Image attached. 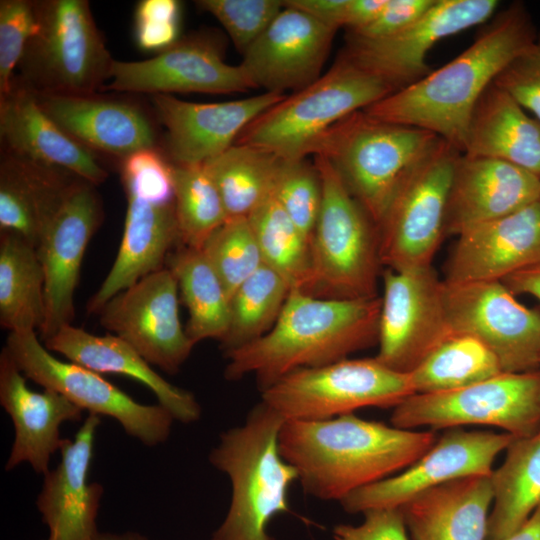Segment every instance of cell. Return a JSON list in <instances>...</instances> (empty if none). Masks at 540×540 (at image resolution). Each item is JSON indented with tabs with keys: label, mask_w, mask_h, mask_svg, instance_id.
I'll list each match as a JSON object with an SVG mask.
<instances>
[{
	"label": "cell",
	"mask_w": 540,
	"mask_h": 540,
	"mask_svg": "<svg viewBox=\"0 0 540 540\" xmlns=\"http://www.w3.org/2000/svg\"><path fill=\"white\" fill-rule=\"evenodd\" d=\"M287 94L264 92L248 98L195 103L155 94L152 103L167 130V151L174 165H199L235 144L242 131Z\"/></svg>",
	"instance_id": "21"
},
{
	"label": "cell",
	"mask_w": 540,
	"mask_h": 540,
	"mask_svg": "<svg viewBox=\"0 0 540 540\" xmlns=\"http://www.w3.org/2000/svg\"><path fill=\"white\" fill-rule=\"evenodd\" d=\"M504 373L495 354L473 336L452 333L411 373L415 394L464 388Z\"/></svg>",
	"instance_id": "37"
},
{
	"label": "cell",
	"mask_w": 540,
	"mask_h": 540,
	"mask_svg": "<svg viewBox=\"0 0 540 540\" xmlns=\"http://www.w3.org/2000/svg\"><path fill=\"white\" fill-rule=\"evenodd\" d=\"M444 302L451 332L481 341L504 373L540 369V311L518 302L501 281H444Z\"/></svg>",
	"instance_id": "13"
},
{
	"label": "cell",
	"mask_w": 540,
	"mask_h": 540,
	"mask_svg": "<svg viewBox=\"0 0 540 540\" xmlns=\"http://www.w3.org/2000/svg\"><path fill=\"white\" fill-rule=\"evenodd\" d=\"M535 38L525 6L513 3L453 60L363 111L381 121L429 131L463 153L480 96Z\"/></svg>",
	"instance_id": "2"
},
{
	"label": "cell",
	"mask_w": 540,
	"mask_h": 540,
	"mask_svg": "<svg viewBox=\"0 0 540 540\" xmlns=\"http://www.w3.org/2000/svg\"><path fill=\"white\" fill-rule=\"evenodd\" d=\"M387 0H349L344 27L359 30L370 24L385 7Z\"/></svg>",
	"instance_id": "51"
},
{
	"label": "cell",
	"mask_w": 540,
	"mask_h": 540,
	"mask_svg": "<svg viewBox=\"0 0 540 540\" xmlns=\"http://www.w3.org/2000/svg\"><path fill=\"white\" fill-rule=\"evenodd\" d=\"M383 280L375 358L392 370L411 373L452 334L445 309L444 281L432 266L386 269Z\"/></svg>",
	"instance_id": "14"
},
{
	"label": "cell",
	"mask_w": 540,
	"mask_h": 540,
	"mask_svg": "<svg viewBox=\"0 0 540 540\" xmlns=\"http://www.w3.org/2000/svg\"><path fill=\"white\" fill-rule=\"evenodd\" d=\"M95 185L79 178L36 247L45 276L43 342L75 317L74 294L86 248L103 219Z\"/></svg>",
	"instance_id": "18"
},
{
	"label": "cell",
	"mask_w": 540,
	"mask_h": 540,
	"mask_svg": "<svg viewBox=\"0 0 540 540\" xmlns=\"http://www.w3.org/2000/svg\"><path fill=\"white\" fill-rule=\"evenodd\" d=\"M501 282L513 294H529L540 301V263L517 271Z\"/></svg>",
	"instance_id": "52"
},
{
	"label": "cell",
	"mask_w": 540,
	"mask_h": 540,
	"mask_svg": "<svg viewBox=\"0 0 540 540\" xmlns=\"http://www.w3.org/2000/svg\"><path fill=\"white\" fill-rule=\"evenodd\" d=\"M37 29L35 2L0 1V97L14 85L13 71Z\"/></svg>",
	"instance_id": "44"
},
{
	"label": "cell",
	"mask_w": 540,
	"mask_h": 540,
	"mask_svg": "<svg viewBox=\"0 0 540 540\" xmlns=\"http://www.w3.org/2000/svg\"><path fill=\"white\" fill-rule=\"evenodd\" d=\"M44 345L99 374H119L138 381L176 421L190 424L201 417V406L190 391L165 380L133 347L113 334L99 336L71 324L59 329Z\"/></svg>",
	"instance_id": "28"
},
{
	"label": "cell",
	"mask_w": 540,
	"mask_h": 540,
	"mask_svg": "<svg viewBox=\"0 0 540 540\" xmlns=\"http://www.w3.org/2000/svg\"><path fill=\"white\" fill-rule=\"evenodd\" d=\"M180 245L199 249L227 221L218 189L204 164H172Z\"/></svg>",
	"instance_id": "40"
},
{
	"label": "cell",
	"mask_w": 540,
	"mask_h": 540,
	"mask_svg": "<svg viewBox=\"0 0 540 540\" xmlns=\"http://www.w3.org/2000/svg\"><path fill=\"white\" fill-rule=\"evenodd\" d=\"M349 0H287L284 5L299 9L322 24L337 30L344 27Z\"/></svg>",
	"instance_id": "50"
},
{
	"label": "cell",
	"mask_w": 540,
	"mask_h": 540,
	"mask_svg": "<svg viewBox=\"0 0 540 540\" xmlns=\"http://www.w3.org/2000/svg\"><path fill=\"white\" fill-rule=\"evenodd\" d=\"M4 347L27 379L60 393L89 414L113 418L145 446L154 447L169 438L175 420L165 408L139 403L101 374L56 358L36 331L10 332Z\"/></svg>",
	"instance_id": "11"
},
{
	"label": "cell",
	"mask_w": 540,
	"mask_h": 540,
	"mask_svg": "<svg viewBox=\"0 0 540 540\" xmlns=\"http://www.w3.org/2000/svg\"><path fill=\"white\" fill-rule=\"evenodd\" d=\"M443 139L363 110L335 124L312 154L325 157L377 228L395 197Z\"/></svg>",
	"instance_id": "5"
},
{
	"label": "cell",
	"mask_w": 540,
	"mask_h": 540,
	"mask_svg": "<svg viewBox=\"0 0 540 540\" xmlns=\"http://www.w3.org/2000/svg\"><path fill=\"white\" fill-rule=\"evenodd\" d=\"M514 437L506 432L451 428L404 471L352 492L340 504L351 514L400 508L416 495L457 478L490 475L494 460Z\"/></svg>",
	"instance_id": "17"
},
{
	"label": "cell",
	"mask_w": 540,
	"mask_h": 540,
	"mask_svg": "<svg viewBox=\"0 0 540 540\" xmlns=\"http://www.w3.org/2000/svg\"><path fill=\"white\" fill-rule=\"evenodd\" d=\"M504 540H540V506Z\"/></svg>",
	"instance_id": "53"
},
{
	"label": "cell",
	"mask_w": 540,
	"mask_h": 540,
	"mask_svg": "<svg viewBox=\"0 0 540 540\" xmlns=\"http://www.w3.org/2000/svg\"><path fill=\"white\" fill-rule=\"evenodd\" d=\"M166 267L175 275L188 311L189 338L195 344L205 339L221 342L229 329L230 297L204 253L180 245L168 256Z\"/></svg>",
	"instance_id": "35"
},
{
	"label": "cell",
	"mask_w": 540,
	"mask_h": 540,
	"mask_svg": "<svg viewBox=\"0 0 540 540\" xmlns=\"http://www.w3.org/2000/svg\"><path fill=\"white\" fill-rule=\"evenodd\" d=\"M284 421L260 401L243 424L220 434L209 461L229 478L231 500L211 540H275L267 528L275 516L290 511L289 489L298 480L279 450Z\"/></svg>",
	"instance_id": "4"
},
{
	"label": "cell",
	"mask_w": 540,
	"mask_h": 540,
	"mask_svg": "<svg viewBox=\"0 0 540 540\" xmlns=\"http://www.w3.org/2000/svg\"><path fill=\"white\" fill-rule=\"evenodd\" d=\"M45 321V276L36 248L0 232V325L10 332L39 330Z\"/></svg>",
	"instance_id": "34"
},
{
	"label": "cell",
	"mask_w": 540,
	"mask_h": 540,
	"mask_svg": "<svg viewBox=\"0 0 540 540\" xmlns=\"http://www.w3.org/2000/svg\"><path fill=\"white\" fill-rule=\"evenodd\" d=\"M540 370V369H539Z\"/></svg>",
	"instance_id": "55"
},
{
	"label": "cell",
	"mask_w": 540,
	"mask_h": 540,
	"mask_svg": "<svg viewBox=\"0 0 540 540\" xmlns=\"http://www.w3.org/2000/svg\"><path fill=\"white\" fill-rule=\"evenodd\" d=\"M178 292L175 275L164 267L112 297L98 313L100 324L149 364L176 374L196 345L181 324Z\"/></svg>",
	"instance_id": "16"
},
{
	"label": "cell",
	"mask_w": 540,
	"mask_h": 540,
	"mask_svg": "<svg viewBox=\"0 0 540 540\" xmlns=\"http://www.w3.org/2000/svg\"><path fill=\"white\" fill-rule=\"evenodd\" d=\"M274 196L310 242L322 203V184L315 164L305 158L282 159Z\"/></svg>",
	"instance_id": "42"
},
{
	"label": "cell",
	"mask_w": 540,
	"mask_h": 540,
	"mask_svg": "<svg viewBox=\"0 0 540 540\" xmlns=\"http://www.w3.org/2000/svg\"><path fill=\"white\" fill-rule=\"evenodd\" d=\"M491 473L493 508L486 540H504L540 506V428L514 437Z\"/></svg>",
	"instance_id": "33"
},
{
	"label": "cell",
	"mask_w": 540,
	"mask_h": 540,
	"mask_svg": "<svg viewBox=\"0 0 540 540\" xmlns=\"http://www.w3.org/2000/svg\"><path fill=\"white\" fill-rule=\"evenodd\" d=\"M264 264L283 276L292 289L304 291L311 274L310 242L300 232L274 193L248 217Z\"/></svg>",
	"instance_id": "39"
},
{
	"label": "cell",
	"mask_w": 540,
	"mask_h": 540,
	"mask_svg": "<svg viewBox=\"0 0 540 540\" xmlns=\"http://www.w3.org/2000/svg\"><path fill=\"white\" fill-rule=\"evenodd\" d=\"M94 540H148L145 536L135 533H98Z\"/></svg>",
	"instance_id": "54"
},
{
	"label": "cell",
	"mask_w": 540,
	"mask_h": 540,
	"mask_svg": "<svg viewBox=\"0 0 540 540\" xmlns=\"http://www.w3.org/2000/svg\"><path fill=\"white\" fill-rule=\"evenodd\" d=\"M288 281L263 264L230 299V324L220 342L224 354L266 334L277 321L291 291Z\"/></svg>",
	"instance_id": "38"
},
{
	"label": "cell",
	"mask_w": 540,
	"mask_h": 540,
	"mask_svg": "<svg viewBox=\"0 0 540 540\" xmlns=\"http://www.w3.org/2000/svg\"><path fill=\"white\" fill-rule=\"evenodd\" d=\"M494 84L540 121V32L502 69Z\"/></svg>",
	"instance_id": "47"
},
{
	"label": "cell",
	"mask_w": 540,
	"mask_h": 540,
	"mask_svg": "<svg viewBox=\"0 0 540 540\" xmlns=\"http://www.w3.org/2000/svg\"><path fill=\"white\" fill-rule=\"evenodd\" d=\"M282 158L234 144L204 163L221 196L227 220L248 218L274 191Z\"/></svg>",
	"instance_id": "36"
},
{
	"label": "cell",
	"mask_w": 540,
	"mask_h": 540,
	"mask_svg": "<svg viewBox=\"0 0 540 540\" xmlns=\"http://www.w3.org/2000/svg\"><path fill=\"white\" fill-rule=\"evenodd\" d=\"M126 196L120 247L110 271L88 301L89 313L98 314L116 294L166 267L172 248L180 245L174 201L153 204L130 194Z\"/></svg>",
	"instance_id": "29"
},
{
	"label": "cell",
	"mask_w": 540,
	"mask_h": 540,
	"mask_svg": "<svg viewBox=\"0 0 540 540\" xmlns=\"http://www.w3.org/2000/svg\"><path fill=\"white\" fill-rule=\"evenodd\" d=\"M493 502L490 475H470L430 488L400 507L413 540H486Z\"/></svg>",
	"instance_id": "30"
},
{
	"label": "cell",
	"mask_w": 540,
	"mask_h": 540,
	"mask_svg": "<svg viewBox=\"0 0 540 540\" xmlns=\"http://www.w3.org/2000/svg\"><path fill=\"white\" fill-rule=\"evenodd\" d=\"M390 421L411 430L487 425L515 437L529 436L540 428V370L501 373L456 390L414 394L393 408Z\"/></svg>",
	"instance_id": "10"
},
{
	"label": "cell",
	"mask_w": 540,
	"mask_h": 540,
	"mask_svg": "<svg viewBox=\"0 0 540 540\" xmlns=\"http://www.w3.org/2000/svg\"><path fill=\"white\" fill-rule=\"evenodd\" d=\"M27 378L3 347L0 354V404L12 420L14 441L5 464L10 471L28 463L38 474H46L51 457L60 451L65 422L82 420L83 410L58 392L34 391Z\"/></svg>",
	"instance_id": "24"
},
{
	"label": "cell",
	"mask_w": 540,
	"mask_h": 540,
	"mask_svg": "<svg viewBox=\"0 0 540 540\" xmlns=\"http://www.w3.org/2000/svg\"><path fill=\"white\" fill-rule=\"evenodd\" d=\"M461 152L442 141L411 176L378 228L381 265L394 271L432 266L445 235V214Z\"/></svg>",
	"instance_id": "12"
},
{
	"label": "cell",
	"mask_w": 540,
	"mask_h": 540,
	"mask_svg": "<svg viewBox=\"0 0 540 540\" xmlns=\"http://www.w3.org/2000/svg\"><path fill=\"white\" fill-rule=\"evenodd\" d=\"M497 0H435L416 22L385 38L363 39L348 34L343 57L379 77L394 92L431 72L426 60L440 40L493 18Z\"/></svg>",
	"instance_id": "15"
},
{
	"label": "cell",
	"mask_w": 540,
	"mask_h": 540,
	"mask_svg": "<svg viewBox=\"0 0 540 540\" xmlns=\"http://www.w3.org/2000/svg\"><path fill=\"white\" fill-rule=\"evenodd\" d=\"M106 90L227 94L255 89L239 64H227L211 38L193 36L141 61L114 60Z\"/></svg>",
	"instance_id": "19"
},
{
	"label": "cell",
	"mask_w": 540,
	"mask_h": 540,
	"mask_svg": "<svg viewBox=\"0 0 540 540\" xmlns=\"http://www.w3.org/2000/svg\"><path fill=\"white\" fill-rule=\"evenodd\" d=\"M181 6L176 0H142L134 14L139 49L160 53L178 41Z\"/></svg>",
	"instance_id": "46"
},
{
	"label": "cell",
	"mask_w": 540,
	"mask_h": 540,
	"mask_svg": "<svg viewBox=\"0 0 540 540\" xmlns=\"http://www.w3.org/2000/svg\"><path fill=\"white\" fill-rule=\"evenodd\" d=\"M0 136L5 152L69 172L95 186L108 177L92 151L68 135L22 82L0 97Z\"/></svg>",
	"instance_id": "26"
},
{
	"label": "cell",
	"mask_w": 540,
	"mask_h": 540,
	"mask_svg": "<svg viewBox=\"0 0 540 540\" xmlns=\"http://www.w3.org/2000/svg\"><path fill=\"white\" fill-rule=\"evenodd\" d=\"M381 297L320 298L291 289L273 327L225 353L224 376L256 377L260 391L303 368L325 366L378 343Z\"/></svg>",
	"instance_id": "3"
},
{
	"label": "cell",
	"mask_w": 540,
	"mask_h": 540,
	"mask_svg": "<svg viewBox=\"0 0 540 540\" xmlns=\"http://www.w3.org/2000/svg\"><path fill=\"white\" fill-rule=\"evenodd\" d=\"M197 5L224 27L243 54L284 8L278 0H200Z\"/></svg>",
	"instance_id": "43"
},
{
	"label": "cell",
	"mask_w": 540,
	"mask_h": 540,
	"mask_svg": "<svg viewBox=\"0 0 540 540\" xmlns=\"http://www.w3.org/2000/svg\"><path fill=\"white\" fill-rule=\"evenodd\" d=\"M414 394L410 373L375 357L346 358L285 375L261 391V401L284 420H321L367 407L395 408Z\"/></svg>",
	"instance_id": "9"
},
{
	"label": "cell",
	"mask_w": 540,
	"mask_h": 540,
	"mask_svg": "<svg viewBox=\"0 0 540 540\" xmlns=\"http://www.w3.org/2000/svg\"><path fill=\"white\" fill-rule=\"evenodd\" d=\"M437 441L415 431L359 418L354 413L321 420H285L278 444L305 493L341 501L352 492L405 470Z\"/></svg>",
	"instance_id": "1"
},
{
	"label": "cell",
	"mask_w": 540,
	"mask_h": 540,
	"mask_svg": "<svg viewBox=\"0 0 540 540\" xmlns=\"http://www.w3.org/2000/svg\"><path fill=\"white\" fill-rule=\"evenodd\" d=\"M101 418L89 414L73 439L64 438L60 462L44 474L36 506L47 525L45 540H94L103 486L88 482Z\"/></svg>",
	"instance_id": "22"
},
{
	"label": "cell",
	"mask_w": 540,
	"mask_h": 540,
	"mask_svg": "<svg viewBox=\"0 0 540 540\" xmlns=\"http://www.w3.org/2000/svg\"><path fill=\"white\" fill-rule=\"evenodd\" d=\"M201 251L230 299L238 287L264 264L248 218L227 220L207 239Z\"/></svg>",
	"instance_id": "41"
},
{
	"label": "cell",
	"mask_w": 540,
	"mask_h": 540,
	"mask_svg": "<svg viewBox=\"0 0 540 540\" xmlns=\"http://www.w3.org/2000/svg\"><path fill=\"white\" fill-rule=\"evenodd\" d=\"M540 263V201L458 236L444 281H502Z\"/></svg>",
	"instance_id": "25"
},
{
	"label": "cell",
	"mask_w": 540,
	"mask_h": 540,
	"mask_svg": "<svg viewBox=\"0 0 540 540\" xmlns=\"http://www.w3.org/2000/svg\"><path fill=\"white\" fill-rule=\"evenodd\" d=\"M121 175L126 194L153 204L174 201L172 163L155 147L140 149L123 158Z\"/></svg>",
	"instance_id": "45"
},
{
	"label": "cell",
	"mask_w": 540,
	"mask_h": 540,
	"mask_svg": "<svg viewBox=\"0 0 540 540\" xmlns=\"http://www.w3.org/2000/svg\"><path fill=\"white\" fill-rule=\"evenodd\" d=\"M314 164L322 203L310 241V279L303 292L328 299L377 297L382 266L378 228L331 163L315 155Z\"/></svg>",
	"instance_id": "7"
},
{
	"label": "cell",
	"mask_w": 540,
	"mask_h": 540,
	"mask_svg": "<svg viewBox=\"0 0 540 540\" xmlns=\"http://www.w3.org/2000/svg\"><path fill=\"white\" fill-rule=\"evenodd\" d=\"M358 525L339 524L333 529V540H408L400 508L365 511Z\"/></svg>",
	"instance_id": "48"
},
{
	"label": "cell",
	"mask_w": 540,
	"mask_h": 540,
	"mask_svg": "<svg viewBox=\"0 0 540 540\" xmlns=\"http://www.w3.org/2000/svg\"><path fill=\"white\" fill-rule=\"evenodd\" d=\"M336 31L284 5L243 53L240 65L255 88L283 94L298 91L321 76Z\"/></svg>",
	"instance_id": "20"
},
{
	"label": "cell",
	"mask_w": 540,
	"mask_h": 540,
	"mask_svg": "<svg viewBox=\"0 0 540 540\" xmlns=\"http://www.w3.org/2000/svg\"><path fill=\"white\" fill-rule=\"evenodd\" d=\"M393 92L385 81L341 55L316 81L286 95L252 121L235 144L282 159L305 158L335 124Z\"/></svg>",
	"instance_id": "6"
},
{
	"label": "cell",
	"mask_w": 540,
	"mask_h": 540,
	"mask_svg": "<svg viewBox=\"0 0 540 540\" xmlns=\"http://www.w3.org/2000/svg\"><path fill=\"white\" fill-rule=\"evenodd\" d=\"M540 201V177L506 161L462 154L455 165L445 235L459 236Z\"/></svg>",
	"instance_id": "23"
},
{
	"label": "cell",
	"mask_w": 540,
	"mask_h": 540,
	"mask_svg": "<svg viewBox=\"0 0 540 540\" xmlns=\"http://www.w3.org/2000/svg\"><path fill=\"white\" fill-rule=\"evenodd\" d=\"M37 29L19 67L37 94L93 95L110 79L114 59L86 0L35 2Z\"/></svg>",
	"instance_id": "8"
},
{
	"label": "cell",
	"mask_w": 540,
	"mask_h": 540,
	"mask_svg": "<svg viewBox=\"0 0 540 540\" xmlns=\"http://www.w3.org/2000/svg\"><path fill=\"white\" fill-rule=\"evenodd\" d=\"M35 94L43 110L68 135L91 151L123 159L140 149L155 147L149 119L130 103L95 94Z\"/></svg>",
	"instance_id": "27"
},
{
	"label": "cell",
	"mask_w": 540,
	"mask_h": 540,
	"mask_svg": "<svg viewBox=\"0 0 540 540\" xmlns=\"http://www.w3.org/2000/svg\"><path fill=\"white\" fill-rule=\"evenodd\" d=\"M435 0H387L385 7L367 26L349 31L363 39H380L392 36L420 19Z\"/></svg>",
	"instance_id": "49"
},
{
	"label": "cell",
	"mask_w": 540,
	"mask_h": 540,
	"mask_svg": "<svg viewBox=\"0 0 540 540\" xmlns=\"http://www.w3.org/2000/svg\"><path fill=\"white\" fill-rule=\"evenodd\" d=\"M462 154L506 161L540 177V121L493 82L474 107Z\"/></svg>",
	"instance_id": "32"
},
{
	"label": "cell",
	"mask_w": 540,
	"mask_h": 540,
	"mask_svg": "<svg viewBox=\"0 0 540 540\" xmlns=\"http://www.w3.org/2000/svg\"><path fill=\"white\" fill-rule=\"evenodd\" d=\"M79 177L4 151L0 164V232L35 248Z\"/></svg>",
	"instance_id": "31"
}]
</instances>
